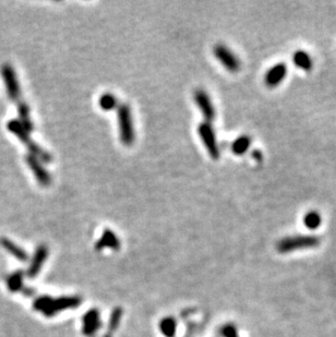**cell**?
<instances>
[{"label":"cell","instance_id":"6da1fadb","mask_svg":"<svg viewBox=\"0 0 336 337\" xmlns=\"http://www.w3.org/2000/svg\"><path fill=\"white\" fill-rule=\"evenodd\" d=\"M82 303V299L78 296L59 297L52 299L50 296H39L33 303V309L35 311L42 312L47 318L54 317L57 313L64 310L76 309Z\"/></svg>","mask_w":336,"mask_h":337},{"label":"cell","instance_id":"7a4b0ae2","mask_svg":"<svg viewBox=\"0 0 336 337\" xmlns=\"http://www.w3.org/2000/svg\"><path fill=\"white\" fill-rule=\"evenodd\" d=\"M7 129L11 132L13 135H16L22 143L28 146L30 154L39 159L42 163H51L52 157L51 155L47 152L46 150L41 148L38 144L34 143L30 136V132L21 125L17 119H11L7 123Z\"/></svg>","mask_w":336,"mask_h":337},{"label":"cell","instance_id":"3957f363","mask_svg":"<svg viewBox=\"0 0 336 337\" xmlns=\"http://www.w3.org/2000/svg\"><path fill=\"white\" fill-rule=\"evenodd\" d=\"M320 245V238L317 236H306V235H300V236L287 237L282 239L277 242L276 249L281 253H287V252L302 250V249H310V248H316Z\"/></svg>","mask_w":336,"mask_h":337},{"label":"cell","instance_id":"277c9868","mask_svg":"<svg viewBox=\"0 0 336 337\" xmlns=\"http://www.w3.org/2000/svg\"><path fill=\"white\" fill-rule=\"evenodd\" d=\"M118 127L121 143L127 146L134 144L135 137L134 121L130 107L127 104H122L118 107Z\"/></svg>","mask_w":336,"mask_h":337},{"label":"cell","instance_id":"5b68a950","mask_svg":"<svg viewBox=\"0 0 336 337\" xmlns=\"http://www.w3.org/2000/svg\"><path fill=\"white\" fill-rule=\"evenodd\" d=\"M1 75L9 100H11L12 101H19L21 96L20 83L17 81V73L12 66L9 64L2 65Z\"/></svg>","mask_w":336,"mask_h":337},{"label":"cell","instance_id":"8992f818","mask_svg":"<svg viewBox=\"0 0 336 337\" xmlns=\"http://www.w3.org/2000/svg\"><path fill=\"white\" fill-rule=\"evenodd\" d=\"M198 132L203 142V144L205 145V149L207 150V152H209L210 156L213 159H218L220 152L218 149V141H216L214 129L211 123L202 122L198 128Z\"/></svg>","mask_w":336,"mask_h":337},{"label":"cell","instance_id":"52a82bcc","mask_svg":"<svg viewBox=\"0 0 336 337\" xmlns=\"http://www.w3.org/2000/svg\"><path fill=\"white\" fill-rule=\"evenodd\" d=\"M214 55L220 64L223 65V67L226 69L229 72H238L240 69V60L238 57L234 54V52L229 50L228 47L222 44H218L214 47Z\"/></svg>","mask_w":336,"mask_h":337},{"label":"cell","instance_id":"ba28073f","mask_svg":"<svg viewBox=\"0 0 336 337\" xmlns=\"http://www.w3.org/2000/svg\"><path fill=\"white\" fill-rule=\"evenodd\" d=\"M25 162L30 167V169L32 170L39 185H43V187H48L51 184V177L50 172L43 166V164L39 159L33 156V155L29 154L25 156Z\"/></svg>","mask_w":336,"mask_h":337},{"label":"cell","instance_id":"9c48e42d","mask_svg":"<svg viewBox=\"0 0 336 337\" xmlns=\"http://www.w3.org/2000/svg\"><path fill=\"white\" fill-rule=\"evenodd\" d=\"M194 101L201 110L206 122H211L215 118V108L212 103L210 95L204 90H197L194 92Z\"/></svg>","mask_w":336,"mask_h":337},{"label":"cell","instance_id":"30bf717a","mask_svg":"<svg viewBox=\"0 0 336 337\" xmlns=\"http://www.w3.org/2000/svg\"><path fill=\"white\" fill-rule=\"evenodd\" d=\"M48 256V248L45 245H41L36 248V250L34 252V255L32 258V261H31L30 268L28 270V272H26V275L30 278H34L36 277L39 270H41L44 262H45L46 259Z\"/></svg>","mask_w":336,"mask_h":337},{"label":"cell","instance_id":"8fae6325","mask_svg":"<svg viewBox=\"0 0 336 337\" xmlns=\"http://www.w3.org/2000/svg\"><path fill=\"white\" fill-rule=\"evenodd\" d=\"M287 74V66L285 64H277L269 68L267 73H265L264 81L269 87H275L278 84L284 81Z\"/></svg>","mask_w":336,"mask_h":337},{"label":"cell","instance_id":"7c38bea8","mask_svg":"<svg viewBox=\"0 0 336 337\" xmlns=\"http://www.w3.org/2000/svg\"><path fill=\"white\" fill-rule=\"evenodd\" d=\"M105 248H109L113 250H119V248H120V240L118 239L117 235L110 229H105L100 240L95 243L96 251H101Z\"/></svg>","mask_w":336,"mask_h":337},{"label":"cell","instance_id":"4fadbf2b","mask_svg":"<svg viewBox=\"0 0 336 337\" xmlns=\"http://www.w3.org/2000/svg\"><path fill=\"white\" fill-rule=\"evenodd\" d=\"M0 245L4 250L9 252L12 256H15L17 260L21 261V262H26L29 260V254L26 253L24 249H22L17 243L13 242L12 240L8 238H1L0 239Z\"/></svg>","mask_w":336,"mask_h":337},{"label":"cell","instance_id":"5bb4252c","mask_svg":"<svg viewBox=\"0 0 336 337\" xmlns=\"http://www.w3.org/2000/svg\"><path fill=\"white\" fill-rule=\"evenodd\" d=\"M293 61L296 67L306 71V72H309V71H311V69L313 68V60L311 56L304 51H295L293 56Z\"/></svg>","mask_w":336,"mask_h":337},{"label":"cell","instance_id":"9a60e30c","mask_svg":"<svg viewBox=\"0 0 336 337\" xmlns=\"http://www.w3.org/2000/svg\"><path fill=\"white\" fill-rule=\"evenodd\" d=\"M17 114H19V119L17 120L20 121L21 125L29 132H32L34 127L32 119H31L29 105L24 103V101H19V104H17Z\"/></svg>","mask_w":336,"mask_h":337},{"label":"cell","instance_id":"2e32d148","mask_svg":"<svg viewBox=\"0 0 336 337\" xmlns=\"http://www.w3.org/2000/svg\"><path fill=\"white\" fill-rule=\"evenodd\" d=\"M23 278L24 273L22 270H17L9 275L6 281L9 291L17 292L23 289Z\"/></svg>","mask_w":336,"mask_h":337},{"label":"cell","instance_id":"e0dca14e","mask_svg":"<svg viewBox=\"0 0 336 337\" xmlns=\"http://www.w3.org/2000/svg\"><path fill=\"white\" fill-rule=\"evenodd\" d=\"M251 145V137L249 135H240L233 142L232 151L236 155H244Z\"/></svg>","mask_w":336,"mask_h":337},{"label":"cell","instance_id":"ac0fdd59","mask_svg":"<svg viewBox=\"0 0 336 337\" xmlns=\"http://www.w3.org/2000/svg\"><path fill=\"white\" fill-rule=\"evenodd\" d=\"M161 332L165 337H175L177 330V322L174 318L167 317L160 322Z\"/></svg>","mask_w":336,"mask_h":337},{"label":"cell","instance_id":"d6986e66","mask_svg":"<svg viewBox=\"0 0 336 337\" xmlns=\"http://www.w3.org/2000/svg\"><path fill=\"white\" fill-rule=\"evenodd\" d=\"M303 225L306 226L308 229L315 230L320 227V225L322 223V217L319 213L316 211L308 212L306 215L303 216Z\"/></svg>","mask_w":336,"mask_h":337},{"label":"cell","instance_id":"ffe728a7","mask_svg":"<svg viewBox=\"0 0 336 337\" xmlns=\"http://www.w3.org/2000/svg\"><path fill=\"white\" fill-rule=\"evenodd\" d=\"M118 101L112 93H105L101 96L100 99V106L103 110H113L117 107Z\"/></svg>","mask_w":336,"mask_h":337},{"label":"cell","instance_id":"44dd1931","mask_svg":"<svg viewBox=\"0 0 336 337\" xmlns=\"http://www.w3.org/2000/svg\"><path fill=\"white\" fill-rule=\"evenodd\" d=\"M122 316V309L120 307H117L113 310L112 314H110L109 318V323H108V333H114L115 331L118 329L119 323H120Z\"/></svg>","mask_w":336,"mask_h":337},{"label":"cell","instance_id":"7402d4cb","mask_svg":"<svg viewBox=\"0 0 336 337\" xmlns=\"http://www.w3.org/2000/svg\"><path fill=\"white\" fill-rule=\"evenodd\" d=\"M101 320L87 323V324H83V329H82L83 334L85 336H93L97 331L101 329Z\"/></svg>","mask_w":336,"mask_h":337},{"label":"cell","instance_id":"603a6c76","mask_svg":"<svg viewBox=\"0 0 336 337\" xmlns=\"http://www.w3.org/2000/svg\"><path fill=\"white\" fill-rule=\"evenodd\" d=\"M222 334L224 337H238V333L236 327L233 324H227L223 326Z\"/></svg>","mask_w":336,"mask_h":337},{"label":"cell","instance_id":"cb8c5ba5","mask_svg":"<svg viewBox=\"0 0 336 337\" xmlns=\"http://www.w3.org/2000/svg\"><path fill=\"white\" fill-rule=\"evenodd\" d=\"M252 156H253V158L255 159L256 162H261V161H262V159H263V154H262V152H261V151H259V150H255L254 152L252 153Z\"/></svg>","mask_w":336,"mask_h":337},{"label":"cell","instance_id":"d4e9b609","mask_svg":"<svg viewBox=\"0 0 336 337\" xmlns=\"http://www.w3.org/2000/svg\"><path fill=\"white\" fill-rule=\"evenodd\" d=\"M104 337H112V334L107 333V334H105V335H104Z\"/></svg>","mask_w":336,"mask_h":337}]
</instances>
